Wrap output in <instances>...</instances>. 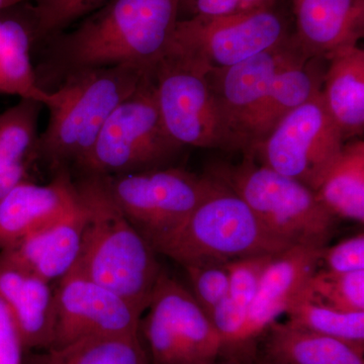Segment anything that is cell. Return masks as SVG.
Returning <instances> with one entry per match:
<instances>
[{
    "label": "cell",
    "instance_id": "obj_15",
    "mask_svg": "<svg viewBox=\"0 0 364 364\" xmlns=\"http://www.w3.org/2000/svg\"><path fill=\"white\" fill-rule=\"evenodd\" d=\"M73 176L60 171L47 184L28 181L0 198V251L65 215L77 205Z\"/></svg>",
    "mask_w": 364,
    "mask_h": 364
},
{
    "label": "cell",
    "instance_id": "obj_11",
    "mask_svg": "<svg viewBox=\"0 0 364 364\" xmlns=\"http://www.w3.org/2000/svg\"><path fill=\"white\" fill-rule=\"evenodd\" d=\"M344 144L318 90L287 114L267 139L245 155L316 191Z\"/></svg>",
    "mask_w": 364,
    "mask_h": 364
},
{
    "label": "cell",
    "instance_id": "obj_3",
    "mask_svg": "<svg viewBox=\"0 0 364 364\" xmlns=\"http://www.w3.org/2000/svg\"><path fill=\"white\" fill-rule=\"evenodd\" d=\"M151 72L134 66L71 74L51 90L49 119L38 142V160L54 171H77L112 112Z\"/></svg>",
    "mask_w": 364,
    "mask_h": 364
},
{
    "label": "cell",
    "instance_id": "obj_31",
    "mask_svg": "<svg viewBox=\"0 0 364 364\" xmlns=\"http://www.w3.org/2000/svg\"><path fill=\"white\" fill-rule=\"evenodd\" d=\"M321 263L334 272H355L364 270V235L363 232L335 245L323 249Z\"/></svg>",
    "mask_w": 364,
    "mask_h": 364
},
{
    "label": "cell",
    "instance_id": "obj_21",
    "mask_svg": "<svg viewBox=\"0 0 364 364\" xmlns=\"http://www.w3.org/2000/svg\"><path fill=\"white\" fill-rule=\"evenodd\" d=\"M18 7L0 11V95L36 100L46 107L51 102V91L41 87L33 65L32 20L30 13L21 14Z\"/></svg>",
    "mask_w": 364,
    "mask_h": 364
},
{
    "label": "cell",
    "instance_id": "obj_16",
    "mask_svg": "<svg viewBox=\"0 0 364 364\" xmlns=\"http://www.w3.org/2000/svg\"><path fill=\"white\" fill-rule=\"evenodd\" d=\"M0 298L11 314L25 352L51 348L56 330L51 282L0 259Z\"/></svg>",
    "mask_w": 364,
    "mask_h": 364
},
{
    "label": "cell",
    "instance_id": "obj_20",
    "mask_svg": "<svg viewBox=\"0 0 364 364\" xmlns=\"http://www.w3.org/2000/svg\"><path fill=\"white\" fill-rule=\"evenodd\" d=\"M323 77V100L345 141L364 131V51L358 46L333 53Z\"/></svg>",
    "mask_w": 364,
    "mask_h": 364
},
{
    "label": "cell",
    "instance_id": "obj_10",
    "mask_svg": "<svg viewBox=\"0 0 364 364\" xmlns=\"http://www.w3.org/2000/svg\"><path fill=\"white\" fill-rule=\"evenodd\" d=\"M202 67L165 54L151 71L158 111L182 147L230 151L229 130Z\"/></svg>",
    "mask_w": 364,
    "mask_h": 364
},
{
    "label": "cell",
    "instance_id": "obj_30",
    "mask_svg": "<svg viewBox=\"0 0 364 364\" xmlns=\"http://www.w3.org/2000/svg\"><path fill=\"white\" fill-rule=\"evenodd\" d=\"M275 255L250 256L227 262L229 273L228 298L249 311L263 273Z\"/></svg>",
    "mask_w": 364,
    "mask_h": 364
},
{
    "label": "cell",
    "instance_id": "obj_36",
    "mask_svg": "<svg viewBox=\"0 0 364 364\" xmlns=\"http://www.w3.org/2000/svg\"><path fill=\"white\" fill-rule=\"evenodd\" d=\"M253 364H274V363H268V361H265V360H260L259 363H256V361H254Z\"/></svg>",
    "mask_w": 364,
    "mask_h": 364
},
{
    "label": "cell",
    "instance_id": "obj_8",
    "mask_svg": "<svg viewBox=\"0 0 364 364\" xmlns=\"http://www.w3.org/2000/svg\"><path fill=\"white\" fill-rule=\"evenodd\" d=\"M100 177L112 202L151 246L181 226L217 186L210 176L174 166Z\"/></svg>",
    "mask_w": 364,
    "mask_h": 364
},
{
    "label": "cell",
    "instance_id": "obj_32",
    "mask_svg": "<svg viewBox=\"0 0 364 364\" xmlns=\"http://www.w3.org/2000/svg\"><path fill=\"white\" fill-rule=\"evenodd\" d=\"M25 348L11 314L0 298V364H23Z\"/></svg>",
    "mask_w": 364,
    "mask_h": 364
},
{
    "label": "cell",
    "instance_id": "obj_35",
    "mask_svg": "<svg viewBox=\"0 0 364 364\" xmlns=\"http://www.w3.org/2000/svg\"><path fill=\"white\" fill-rule=\"evenodd\" d=\"M215 364H242V363H236V361H233V360H228V359H224V360H222V361H218L217 363H215Z\"/></svg>",
    "mask_w": 364,
    "mask_h": 364
},
{
    "label": "cell",
    "instance_id": "obj_33",
    "mask_svg": "<svg viewBox=\"0 0 364 364\" xmlns=\"http://www.w3.org/2000/svg\"><path fill=\"white\" fill-rule=\"evenodd\" d=\"M205 4L213 16H225L272 6L274 0H205Z\"/></svg>",
    "mask_w": 364,
    "mask_h": 364
},
{
    "label": "cell",
    "instance_id": "obj_6",
    "mask_svg": "<svg viewBox=\"0 0 364 364\" xmlns=\"http://www.w3.org/2000/svg\"><path fill=\"white\" fill-rule=\"evenodd\" d=\"M183 148L164 128L150 73L112 112L76 172L116 176L166 168L173 166Z\"/></svg>",
    "mask_w": 364,
    "mask_h": 364
},
{
    "label": "cell",
    "instance_id": "obj_29",
    "mask_svg": "<svg viewBox=\"0 0 364 364\" xmlns=\"http://www.w3.org/2000/svg\"><path fill=\"white\" fill-rule=\"evenodd\" d=\"M186 270L191 293L208 316L228 296L229 273L227 262H200L182 267Z\"/></svg>",
    "mask_w": 364,
    "mask_h": 364
},
{
    "label": "cell",
    "instance_id": "obj_18",
    "mask_svg": "<svg viewBox=\"0 0 364 364\" xmlns=\"http://www.w3.org/2000/svg\"><path fill=\"white\" fill-rule=\"evenodd\" d=\"M293 36L308 58L327 60L363 37L364 0H293Z\"/></svg>",
    "mask_w": 364,
    "mask_h": 364
},
{
    "label": "cell",
    "instance_id": "obj_12",
    "mask_svg": "<svg viewBox=\"0 0 364 364\" xmlns=\"http://www.w3.org/2000/svg\"><path fill=\"white\" fill-rule=\"evenodd\" d=\"M55 296L56 330L52 347L90 337L140 336L142 314L75 267L59 279Z\"/></svg>",
    "mask_w": 364,
    "mask_h": 364
},
{
    "label": "cell",
    "instance_id": "obj_27",
    "mask_svg": "<svg viewBox=\"0 0 364 364\" xmlns=\"http://www.w3.org/2000/svg\"><path fill=\"white\" fill-rule=\"evenodd\" d=\"M299 294L341 312H364V270L341 273L318 268Z\"/></svg>",
    "mask_w": 364,
    "mask_h": 364
},
{
    "label": "cell",
    "instance_id": "obj_14",
    "mask_svg": "<svg viewBox=\"0 0 364 364\" xmlns=\"http://www.w3.org/2000/svg\"><path fill=\"white\" fill-rule=\"evenodd\" d=\"M309 60L291 33L279 44L241 63L208 72L229 130L230 151L235 129L267 95L277 76Z\"/></svg>",
    "mask_w": 364,
    "mask_h": 364
},
{
    "label": "cell",
    "instance_id": "obj_9",
    "mask_svg": "<svg viewBox=\"0 0 364 364\" xmlns=\"http://www.w3.org/2000/svg\"><path fill=\"white\" fill-rule=\"evenodd\" d=\"M148 313L141 318L150 364H215L221 338L188 287L162 270Z\"/></svg>",
    "mask_w": 364,
    "mask_h": 364
},
{
    "label": "cell",
    "instance_id": "obj_4",
    "mask_svg": "<svg viewBox=\"0 0 364 364\" xmlns=\"http://www.w3.org/2000/svg\"><path fill=\"white\" fill-rule=\"evenodd\" d=\"M208 176L240 196L270 233L291 245L325 247L336 231L338 219L315 191L251 155L237 164L213 165Z\"/></svg>",
    "mask_w": 364,
    "mask_h": 364
},
{
    "label": "cell",
    "instance_id": "obj_2",
    "mask_svg": "<svg viewBox=\"0 0 364 364\" xmlns=\"http://www.w3.org/2000/svg\"><path fill=\"white\" fill-rule=\"evenodd\" d=\"M74 184L85 212L74 267L143 315L163 270L157 253L112 202L102 177L79 176Z\"/></svg>",
    "mask_w": 364,
    "mask_h": 364
},
{
    "label": "cell",
    "instance_id": "obj_34",
    "mask_svg": "<svg viewBox=\"0 0 364 364\" xmlns=\"http://www.w3.org/2000/svg\"><path fill=\"white\" fill-rule=\"evenodd\" d=\"M31 0H0V11L4 9H11V7L20 6V4L30 2Z\"/></svg>",
    "mask_w": 364,
    "mask_h": 364
},
{
    "label": "cell",
    "instance_id": "obj_23",
    "mask_svg": "<svg viewBox=\"0 0 364 364\" xmlns=\"http://www.w3.org/2000/svg\"><path fill=\"white\" fill-rule=\"evenodd\" d=\"M43 107L36 100H20L0 114V198L30 181L31 165L38 160V127Z\"/></svg>",
    "mask_w": 364,
    "mask_h": 364
},
{
    "label": "cell",
    "instance_id": "obj_26",
    "mask_svg": "<svg viewBox=\"0 0 364 364\" xmlns=\"http://www.w3.org/2000/svg\"><path fill=\"white\" fill-rule=\"evenodd\" d=\"M287 315L296 327L364 349V312H341L299 294Z\"/></svg>",
    "mask_w": 364,
    "mask_h": 364
},
{
    "label": "cell",
    "instance_id": "obj_19",
    "mask_svg": "<svg viewBox=\"0 0 364 364\" xmlns=\"http://www.w3.org/2000/svg\"><path fill=\"white\" fill-rule=\"evenodd\" d=\"M85 212L78 198L73 210L33 232L13 247L0 251V259L52 282L65 277L77 262L85 231Z\"/></svg>",
    "mask_w": 364,
    "mask_h": 364
},
{
    "label": "cell",
    "instance_id": "obj_7",
    "mask_svg": "<svg viewBox=\"0 0 364 364\" xmlns=\"http://www.w3.org/2000/svg\"><path fill=\"white\" fill-rule=\"evenodd\" d=\"M291 36L274 6L225 16H193L178 20L166 54L205 70L241 63Z\"/></svg>",
    "mask_w": 364,
    "mask_h": 364
},
{
    "label": "cell",
    "instance_id": "obj_5",
    "mask_svg": "<svg viewBox=\"0 0 364 364\" xmlns=\"http://www.w3.org/2000/svg\"><path fill=\"white\" fill-rule=\"evenodd\" d=\"M215 181L188 219L153 244L155 252L184 267L275 255L293 246L270 233L240 196Z\"/></svg>",
    "mask_w": 364,
    "mask_h": 364
},
{
    "label": "cell",
    "instance_id": "obj_24",
    "mask_svg": "<svg viewBox=\"0 0 364 364\" xmlns=\"http://www.w3.org/2000/svg\"><path fill=\"white\" fill-rule=\"evenodd\" d=\"M337 219L364 222V143L344 144L315 191Z\"/></svg>",
    "mask_w": 364,
    "mask_h": 364
},
{
    "label": "cell",
    "instance_id": "obj_13",
    "mask_svg": "<svg viewBox=\"0 0 364 364\" xmlns=\"http://www.w3.org/2000/svg\"><path fill=\"white\" fill-rule=\"evenodd\" d=\"M323 249L294 245L272 258L249 308L236 363H254L256 344L270 325L287 314L311 275L320 267Z\"/></svg>",
    "mask_w": 364,
    "mask_h": 364
},
{
    "label": "cell",
    "instance_id": "obj_17",
    "mask_svg": "<svg viewBox=\"0 0 364 364\" xmlns=\"http://www.w3.org/2000/svg\"><path fill=\"white\" fill-rule=\"evenodd\" d=\"M323 58H312L304 65L282 72L232 135L231 151L249 154L272 133L277 124L322 88Z\"/></svg>",
    "mask_w": 364,
    "mask_h": 364
},
{
    "label": "cell",
    "instance_id": "obj_25",
    "mask_svg": "<svg viewBox=\"0 0 364 364\" xmlns=\"http://www.w3.org/2000/svg\"><path fill=\"white\" fill-rule=\"evenodd\" d=\"M23 364H150L140 336L90 337L26 351Z\"/></svg>",
    "mask_w": 364,
    "mask_h": 364
},
{
    "label": "cell",
    "instance_id": "obj_22",
    "mask_svg": "<svg viewBox=\"0 0 364 364\" xmlns=\"http://www.w3.org/2000/svg\"><path fill=\"white\" fill-rule=\"evenodd\" d=\"M262 360L274 364H364V349L341 340L274 322L265 332Z\"/></svg>",
    "mask_w": 364,
    "mask_h": 364
},
{
    "label": "cell",
    "instance_id": "obj_28",
    "mask_svg": "<svg viewBox=\"0 0 364 364\" xmlns=\"http://www.w3.org/2000/svg\"><path fill=\"white\" fill-rule=\"evenodd\" d=\"M112 0H31L33 45L68 30Z\"/></svg>",
    "mask_w": 364,
    "mask_h": 364
},
{
    "label": "cell",
    "instance_id": "obj_1",
    "mask_svg": "<svg viewBox=\"0 0 364 364\" xmlns=\"http://www.w3.org/2000/svg\"><path fill=\"white\" fill-rule=\"evenodd\" d=\"M183 0H112L44 43L43 90L71 74L134 66L151 72L166 54Z\"/></svg>",
    "mask_w": 364,
    "mask_h": 364
}]
</instances>
